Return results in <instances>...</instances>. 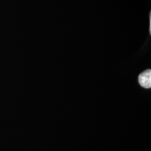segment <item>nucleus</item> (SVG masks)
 Returning <instances> with one entry per match:
<instances>
[{
  "label": "nucleus",
  "instance_id": "nucleus-1",
  "mask_svg": "<svg viewBox=\"0 0 151 151\" xmlns=\"http://www.w3.org/2000/svg\"><path fill=\"white\" fill-rule=\"evenodd\" d=\"M139 83L143 88L149 89L151 88V71L150 69L143 71L139 76Z\"/></svg>",
  "mask_w": 151,
  "mask_h": 151
}]
</instances>
